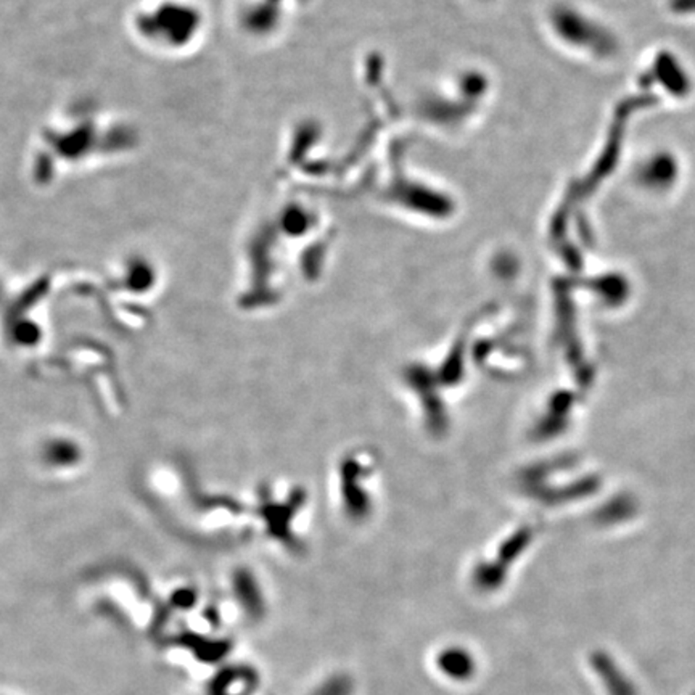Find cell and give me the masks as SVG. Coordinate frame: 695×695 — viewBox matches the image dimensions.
I'll use <instances>...</instances> for the list:
<instances>
[{"mask_svg":"<svg viewBox=\"0 0 695 695\" xmlns=\"http://www.w3.org/2000/svg\"><path fill=\"white\" fill-rule=\"evenodd\" d=\"M237 595L242 602L245 612L251 615L253 618H258L264 614L263 595L259 593L257 581L250 574L245 572L240 576H237Z\"/></svg>","mask_w":695,"mask_h":695,"instance_id":"4","label":"cell"},{"mask_svg":"<svg viewBox=\"0 0 695 695\" xmlns=\"http://www.w3.org/2000/svg\"><path fill=\"white\" fill-rule=\"evenodd\" d=\"M437 665L449 679H467L472 675V658L459 648H446L437 657Z\"/></svg>","mask_w":695,"mask_h":695,"instance_id":"3","label":"cell"},{"mask_svg":"<svg viewBox=\"0 0 695 695\" xmlns=\"http://www.w3.org/2000/svg\"><path fill=\"white\" fill-rule=\"evenodd\" d=\"M553 26L565 41L601 57L614 55L618 47L616 39L605 27L572 8H557L553 12Z\"/></svg>","mask_w":695,"mask_h":695,"instance_id":"1","label":"cell"},{"mask_svg":"<svg viewBox=\"0 0 695 695\" xmlns=\"http://www.w3.org/2000/svg\"><path fill=\"white\" fill-rule=\"evenodd\" d=\"M673 8L678 12H692L695 10V0H675Z\"/></svg>","mask_w":695,"mask_h":695,"instance_id":"6","label":"cell"},{"mask_svg":"<svg viewBox=\"0 0 695 695\" xmlns=\"http://www.w3.org/2000/svg\"><path fill=\"white\" fill-rule=\"evenodd\" d=\"M678 176V164L675 158L667 153H658V155L648 158V162L642 163L641 168L637 171V179L641 181L648 189H669L671 184L675 183Z\"/></svg>","mask_w":695,"mask_h":695,"instance_id":"2","label":"cell"},{"mask_svg":"<svg viewBox=\"0 0 695 695\" xmlns=\"http://www.w3.org/2000/svg\"><path fill=\"white\" fill-rule=\"evenodd\" d=\"M353 682L348 676L335 675L325 679L312 695H352Z\"/></svg>","mask_w":695,"mask_h":695,"instance_id":"5","label":"cell"}]
</instances>
